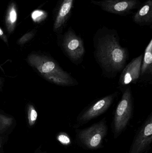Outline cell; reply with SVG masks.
Here are the masks:
<instances>
[{"label":"cell","instance_id":"cell-1","mask_svg":"<svg viewBox=\"0 0 152 153\" xmlns=\"http://www.w3.org/2000/svg\"><path fill=\"white\" fill-rule=\"evenodd\" d=\"M94 55L104 76L114 78L123 70L129 58L126 48L121 46L117 30L103 27L93 37Z\"/></svg>","mask_w":152,"mask_h":153},{"label":"cell","instance_id":"cell-2","mask_svg":"<svg viewBox=\"0 0 152 153\" xmlns=\"http://www.w3.org/2000/svg\"><path fill=\"white\" fill-rule=\"evenodd\" d=\"M29 64L49 82L62 86H73L78 84L69 74L63 71L51 58L37 54L30 55L28 57Z\"/></svg>","mask_w":152,"mask_h":153},{"label":"cell","instance_id":"cell-3","mask_svg":"<svg viewBox=\"0 0 152 153\" xmlns=\"http://www.w3.org/2000/svg\"><path fill=\"white\" fill-rule=\"evenodd\" d=\"M133 100L130 87L126 88L115 111L113 121L115 138L117 137L126 127L132 117Z\"/></svg>","mask_w":152,"mask_h":153},{"label":"cell","instance_id":"cell-4","mask_svg":"<svg viewBox=\"0 0 152 153\" xmlns=\"http://www.w3.org/2000/svg\"><path fill=\"white\" fill-rule=\"evenodd\" d=\"M62 47L69 59L75 64L82 62L85 53L84 41L71 27L65 33L62 39Z\"/></svg>","mask_w":152,"mask_h":153},{"label":"cell","instance_id":"cell-5","mask_svg":"<svg viewBox=\"0 0 152 153\" xmlns=\"http://www.w3.org/2000/svg\"><path fill=\"white\" fill-rule=\"evenodd\" d=\"M108 127L105 119L85 129L80 130L78 138L85 146L90 149L99 148L107 134Z\"/></svg>","mask_w":152,"mask_h":153},{"label":"cell","instance_id":"cell-6","mask_svg":"<svg viewBox=\"0 0 152 153\" xmlns=\"http://www.w3.org/2000/svg\"><path fill=\"white\" fill-rule=\"evenodd\" d=\"M92 2L105 11L121 16L128 15L141 4L139 0H101Z\"/></svg>","mask_w":152,"mask_h":153},{"label":"cell","instance_id":"cell-7","mask_svg":"<svg viewBox=\"0 0 152 153\" xmlns=\"http://www.w3.org/2000/svg\"><path fill=\"white\" fill-rule=\"evenodd\" d=\"M117 95V92H116L102 98L90 105L79 115L78 123L80 125L85 124L104 113L111 106Z\"/></svg>","mask_w":152,"mask_h":153},{"label":"cell","instance_id":"cell-8","mask_svg":"<svg viewBox=\"0 0 152 153\" xmlns=\"http://www.w3.org/2000/svg\"><path fill=\"white\" fill-rule=\"evenodd\" d=\"M152 141V114L151 113L137 134L129 153H143L149 149Z\"/></svg>","mask_w":152,"mask_h":153},{"label":"cell","instance_id":"cell-9","mask_svg":"<svg viewBox=\"0 0 152 153\" xmlns=\"http://www.w3.org/2000/svg\"><path fill=\"white\" fill-rule=\"evenodd\" d=\"M143 54L142 53L138 57L134 58L122 70L119 79L120 86H126L137 82L140 77Z\"/></svg>","mask_w":152,"mask_h":153},{"label":"cell","instance_id":"cell-10","mask_svg":"<svg viewBox=\"0 0 152 153\" xmlns=\"http://www.w3.org/2000/svg\"><path fill=\"white\" fill-rule=\"evenodd\" d=\"M74 2V0H62L54 22V29L55 31L62 30L67 24L71 14Z\"/></svg>","mask_w":152,"mask_h":153},{"label":"cell","instance_id":"cell-11","mask_svg":"<svg viewBox=\"0 0 152 153\" xmlns=\"http://www.w3.org/2000/svg\"><path fill=\"white\" fill-rule=\"evenodd\" d=\"M134 22L140 26H151L152 0H146L133 16Z\"/></svg>","mask_w":152,"mask_h":153},{"label":"cell","instance_id":"cell-12","mask_svg":"<svg viewBox=\"0 0 152 153\" xmlns=\"http://www.w3.org/2000/svg\"><path fill=\"white\" fill-rule=\"evenodd\" d=\"M152 74V39L146 47L143 54L140 76H146Z\"/></svg>","mask_w":152,"mask_h":153},{"label":"cell","instance_id":"cell-13","mask_svg":"<svg viewBox=\"0 0 152 153\" xmlns=\"http://www.w3.org/2000/svg\"><path fill=\"white\" fill-rule=\"evenodd\" d=\"M14 120L11 117L0 114V136L7 137L11 132Z\"/></svg>","mask_w":152,"mask_h":153},{"label":"cell","instance_id":"cell-14","mask_svg":"<svg viewBox=\"0 0 152 153\" xmlns=\"http://www.w3.org/2000/svg\"><path fill=\"white\" fill-rule=\"evenodd\" d=\"M17 20V13L14 6L11 7L7 15V27L10 32H11L14 29V26Z\"/></svg>","mask_w":152,"mask_h":153},{"label":"cell","instance_id":"cell-15","mask_svg":"<svg viewBox=\"0 0 152 153\" xmlns=\"http://www.w3.org/2000/svg\"><path fill=\"white\" fill-rule=\"evenodd\" d=\"M37 117V113L35 107L29 105L27 109L28 122L29 126L32 127L35 124Z\"/></svg>","mask_w":152,"mask_h":153},{"label":"cell","instance_id":"cell-16","mask_svg":"<svg viewBox=\"0 0 152 153\" xmlns=\"http://www.w3.org/2000/svg\"><path fill=\"white\" fill-rule=\"evenodd\" d=\"M47 13L42 10H35L31 13V18L35 22L43 21L47 17Z\"/></svg>","mask_w":152,"mask_h":153},{"label":"cell","instance_id":"cell-17","mask_svg":"<svg viewBox=\"0 0 152 153\" xmlns=\"http://www.w3.org/2000/svg\"><path fill=\"white\" fill-rule=\"evenodd\" d=\"M57 140L63 144H68L70 143L68 137L66 134H64V133H61L58 135Z\"/></svg>","mask_w":152,"mask_h":153},{"label":"cell","instance_id":"cell-18","mask_svg":"<svg viewBox=\"0 0 152 153\" xmlns=\"http://www.w3.org/2000/svg\"><path fill=\"white\" fill-rule=\"evenodd\" d=\"M33 34L31 33H27L24 35L18 41V43L20 45H23L25 43H26L29 40H30L32 37H33Z\"/></svg>","mask_w":152,"mask_h":153},{"label":"cell","instance_id":"cell-19","mask_svg":"<svg viewBox=\"0 0 152 153\" xmlns=\"http://www.w3.org/2000/svg\"><path fill=\"white\" fill-rule=\"evenodd\" d=\"M7 137L0 136V153H2L4 144L6 143Z\"/></svg>","mask_w":152,"mask_h":153},{"label":"cell","instance_id":"cell-20","mask_svg":"<svg viewBox=\"0 0 152 153\" xmlns=\"http://www.w3.org/2000/svg\"><path fill=\"white\" fill-rule=\"evenodd\" d=\"M0 38L2 39L5 42V43H8V41H7V38H6V36L4 34L3 31L0 28Z\"/></svg>","mask_w":152,"mask_h":153},{"label":"cell","instance_id":"cell-21","mask_svg":"<svg viewBox=\"0 0 152 153\" xmlns=\"http://www.w3.org/2000/svg\"><path fill=\"white\" fill-rule=\"evenodd\" d=\"M35 153H46L45 152H42L41 151V149H40V147L38 148V149H37L36 150L35 152Z\"/></svg>","mask_w":152,"mask_h":153},{"label":"cell","instance_id":"cell-22","mask_svg":"<svg viewBox=\"0 0 152 153\" xmlns=\"http://www.w3.org/2000/svg\"><path fill=\"white\" fill-rule=\"evenodd\" d=\"M1 84H2L1 81V79H0V89H1Z\"/></svg>","mask_w":152,"mask_h":153}]
</instances>
